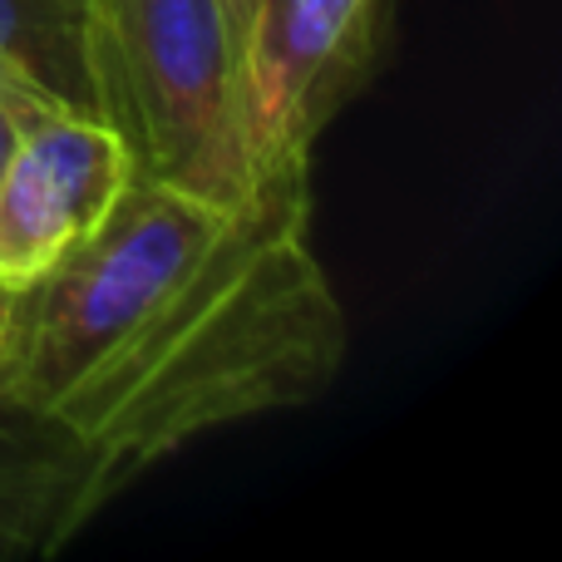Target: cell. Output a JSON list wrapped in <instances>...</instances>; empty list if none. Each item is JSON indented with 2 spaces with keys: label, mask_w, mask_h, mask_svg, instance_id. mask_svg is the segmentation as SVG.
I'll list each match as a JSON object with an SVG mask.
<instances>
[{
  "label": "cell",
  "mask_w": 562,
  "mask_h": 562,
  "mask_svg": "<svg viewBox=\"0 0 562 562\" xmlns=\"http://www.w3.org/2000/svg\"><path fill=\"white\" fill-rule=\"evenodd\" d=\"M346 350L311 178L243 198L134 183L79 252L10 291L0 400L124 494L193 439L326 395Z\"/></svg>",
  "instance_id": "cell-1"
},
{
  "label": "cell",
  "mask_w": 562,
  "mask_h": 562,
  "mask_svg": "<svg viewBox=\"0 0 562 562\" xmlns=\"http://www.w3.org/2000/svg\"><path fill=\"white\" fill-rule=\"evenodd\" d=\"M85 109L124 144L134 183L252 193L243 55L227 0H89Z\"/></svg>",
  "instance_id": "cell-2"
},
{
  "label": "cell",
  "mask_w": 562,
  "mask_h": 562,
  "mask_svg": "<svg viewBox=\"0 0 562 562\" xmlns=\"http://www.w3.org/2000/svg\"><path fill=\"white\" fill-rule=\"evenodd\" d=\"M390 0H262L243 40V144L252 183L311 178V154L366 89Z\"/></svg>",
  "instance_id": "cell-3"
},
{
  "label": "cell",
  "mask_w": 562,
  "mask_h": 562,
  "mask_svg": "<svg viewBox=\"0 0 562 562\" xmlns=\"http://www.w3.org/2000/svg\"><path fill=\"white\" fill-rule=\"evenodd\" d=\"M134 188L128 154L85 109L25 119L0 173V286L25 291L114 217Z\"/></svg>",
  "instance_id": "cell-4"
},
{
  "label": "cell",
  "mask_w": 562,
  "mask_h": 562,
  "mask_svg": "<svg viewBox=\"0 0 562 562\" xmlns=\"http://www.w3.org/2000/svg\"><path fill=\"white\" fill-rule=\"evenodd\" d=\"M10 291L0 286V330ZM119 488L65 439L40 429L0 400V558H30L65 548Z\"/></svg>",
  "instance_id": "cell-5"
},
{
  "label": "cell",
  "mask_w": 562,
  "mask_h": 562,
  "mask_svg": "<svg viewBox=\"0 0 562 562\" xmlns=\"http://www.w3.org/2000/svg\"><path fill=\"white\" fill-rule=\"evenodd\" d=\"M85 15L89 0H0V94L25 119L85 109Z\"/></svg>",
  "instance_id": "cell-6"
},
{
  "label": "cell",
  "mask_w": 562,
  "mask_h": 562,
  "mask_svg": "<svg viewBox=\"0 0 562 562\" xmlns=\"http://www.w3.org/2000/svg\"><path fill=\"white\" fill-rule=\"evenodd\" d=\"M20 128H25V114H20V109L0 94V173H5L10 154H15V144H20Z\"/></svg>",
  "instance_id": "cell-7"
},
{
  "label": "cell",
  "mask_w": 562,
  "mask_h": 562,
  "mask_svg": "<svg viewBox=\"0 0 562 562\" xmlns=\"http://www.w3.org/2000/svg\"><path fill=\"white\" fill-rule=\"evenodd\" d=\"M257 10H262V0H227V20H233V35H237V55H243V40H247V30H252Z\"/></svg>",
  "instance_id": "cell-8"
}]
</instances>
